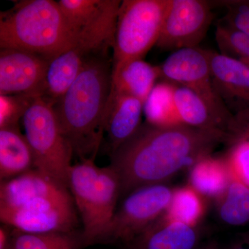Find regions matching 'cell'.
Returning a JSON list of instances; mask_svg holds the SVG:
<instances>
[{
	"mask_svg": "<svg viewBox=\"0 0 249 249\" xmlns=\"http://www.w3.org/2000/svg\"><path fill=\"white\" fill-rule=\"evenodd\" d=\"M232 142V136L222 131L183 124L161 127L145 122L111 154L109 165L119 177L124 198L137 188L166 183L212 155L219 145Z\"/></svg>",
	"mask_w": 249,
	"mask_h": 249,
	"instance_id": "obj_1",
	"label": "cell"
},
{
	"mask_svg": "<svg viewBox=\"0 0 249 249\" xmlns=\"http://www.w3.org/2000/svg\"><path fill=\"white\" fill-rule=\"evenodd\" d=\"M79 219L68 186L37 170L0 181V220L14 230L73 231Z\"/></svg>",
	"mask_w": 249,
	"mask_h": 249,
	"instance_id": "obj_2",
	"label": "cell"
},
{
	"mask_svg": "<svg viewBox=\"0 0 249 249\" xmlns=\"http://www.w3.org/2000/svg\"><path fill=\"white\" fill-rule=\"evenodd\" d=\"M111 75L107 50L91 54L74 83L54 104L62 132L81 160H95L102 142Z\"/></svg>",
	"mask_w": 249,
	"mask_h": 249,
	"instance_id": "obj_3",
	"label": "cell"
},
{
	"mask_svg": "<svg viewBox=\"0 0 249 249\" xmlns=\"http://www.w3.org/2000/svg\"><path fill=\"white\" fill-rule=\"evenodd\" d=\"M75 45L58 1L24 0L1 13V49L27 51L51 61Z\"/></svg>",
	"mask_w": 249,
	"mask_h": 249,
	"instance_id": "obj_4",
	"label": "cell"
},
{
	"mask_svg": "<svg viewBox=\"0 0 249 249\" xmlns=\"http://www.w3.org/2000/svg\"><path fill=\"white\" fill-rule=\"evenodd\" d=\"M67 186L83 226L85 248L98 245L121 198L117 174L110 165L101 168L94 160H81L71 165Z\"/></svg>",
	"mask_w": 249,
	"mask_h": 249,
	"instance_id": "obj_5",
	"label": "cell"
},
{
	"mask_svg": "<svg viewBox=\"0 0 249 249\" xmlns=\"http://www.w3.org/2000/svg\"><path fill=\"white\" fill-rule=\"evenodd\" d=\"M53 106L43 96L34 100L22 118L24 135L34 155L35 169L67 186L74 153L62 132Z\"/></svg>",
	"mask_w": 249,
	"mask_h": 249,
	"instance_id": "obj_6",
	"label": "cell"
},
{
	"mask_svg": "<svg viewBox=\"0 0 249 249\" xmlns=\"http://www.w3.org/2000/svg\"><path fill=\"white\" fill-rule=\"evenodd\" d=\"M169 1H121L112 47V72L127 62L142 59L157 45Z\"/></svg>",
	"mask_w": 249,
	"mask_h": 249,
	"instance_id": "obj_7",
	"label": "cell"
},
{
	"mask_svg": "<svg viewBox=\"0 0 249 249\" xmlns=\"http://www.w3.org/2000/svg\"><path fill=\"white\" fill-rule=\"evenodd\" d=\"M173 191L163 183L131 192L123 198L98 244L128 245L166 213Z\"/></svg>",
	"mask_w": 249,
	"mask_h": 249,
	"instance_id": "obj_8",
	"label": "cell"
},
{
	"mask_svg": "<svg viewBox=\"0 0 249 249\" xmlns=\"http://www.w3.org/2000/svg\"><path fill=\"white\" fill-rule=\"evenodd\" d=\"M76 45L89 53L114 45L119 0H60L58 1Z\"/></svg>",
	"mask_w": 249,
	"mask_h": 249,
	"instance_id": "obj_9",
	"label": "cell"
},
{
	"mask_svg": "<svg viewBox=\"0 0 249 249\" xmlns=\"http://www.w3.org/2000/svg\"><path fill=\"white\" fill-rule=\"evenodd\" d=\"M160 78L173 84L193 90L233 129L235 117L214 89L209 50L198 47L178 49L170 54L160 66Z\"/></svg>",
	"mask_w": 249,
	"mask_h": 249,
	"instance_id": "obj_10",
	"label": "cell"
},
{
	"mask_svg": "<svg viewBox=\"0 0 249 249\" xmlns=\"http://www.w3.org/2000/svg\"><path fill=\"white\" fill-rule=\"evenodd\" d=\"M211 9L205 0H170L156 46L165 52L198 47L212 22Z\"/></svg>",
	"mask_w": 249,
	"mask_h": 249,
	"instance_id": "obj_11",
	"label": "cell"
},
{
	"mask_svg": "<svg viewBox=\"0 0 249 249\" xmlns=\"http://www.w3.org/2000/svg\"><path fill=\"white\" fill-rule=\"evenodd\" d=\"M49 62L47 59L27 51L1 49L0 95L44 96Z\"/></svg>",
	"mask_w": 249,
	"mask_h": 249,
	"instance_id": "obj_12",
	"label": "cell"
},
{
	"mask_svg": "<svg viewBox=\"0 0 249 249\" xmlns=\"http://www.w3.org/2000/svg\"><path fill=\"white\" fill-rule=\"evenodd\" d=\"M209 55L214 89L229 111L236 114L249 108V67L213 51L209 50Z\"/></svg>",
	"mask_w": 249,
	"mask_h": 249,
	"instance_id": "obj_13",
	"label": "cell"
},
{
	"mask_svg": "<svg viewBox=\"0 0 249 249\" xmlns=\"http://www.w3.org/2000/svg\"><path fill=\"white\" fill-rule=\"evenodd\" d=\"M144 103L138 98L110 91L106 116L105 132L109 139L110 153L127 142L142 125Z\"/></svg>",
	"mask_w": 249,
	"mask_h": 249,
	"instance_id": "obj_14",
	"label": "cell"
},
{
	"mask_svg": "<svg viewBox=\"0 0 249 249\" xmlns=\"http://www.w3.org/2000/svg\"><path fill=\"white\" fill-rule=\"evenodd\" d=\"M200 238L197 227L174 220L165 213L126 247L128 249H196Z\"/></svg>",
	"mask_w": 249,
	"mask_h": 249,
	"instance_id": "obj_15",
	"label": "cell"
},
{
	"mask_svg": "<svg viewBox=\"0 0 249 249\" xmlns=\"http://www.w3.org/2000/svg\"><path fill=\"white\" fill-rule=\"evenodd\" d=\"M174 101L183 124L198 129L222 131L232 136L231 124L193 90L175 85Z\"/></svg>",
	"mask_w": 249,
	"mask_h": 249,
	"instance_id": "obj_16",
	"label": "cell"
},
{
	"mask_svg": "<svg viewBox=\"0 0 249 249\" xmlns=\"http://www.w3.org/2000/svg\"><path fill=\"white\" fill-rule=\"evenodd\" d=\"M92 53L73 46L52 59L46 73L43 97L55 104L74 83L85 60Z\"/></svg>",
	"mask_w": 249,
	"mask_h": 249,
	"instance_id": "obj_17",
	"label": "cell"
},
{
	"mask_svg": "<svg viewBox=\"0 0 249 249\" xmlns=\"http://www.w3.org/2000/svg\"><path fill=\"white\" fill-rule=\"evenodd\" d=\"M35 169V160L19 126L0 128V181H7Z\"/></svg>",
	"mask_w": 249,
	"mask_h": 249,
	"instance_id": "obj_18",
	"label": "cell"
},
{
	"mask_svg": "<svg viewBox=\"0 0 249 249\" xmlns=\"http://www.w3.org/2000/svg\"><path fill=\"white\" fill-rule=\"evenodd\" d=\"M159 78L160 67L152 66L142 59L132 60L112 72L111 91L129 95L145 103Z\"/></svg>",
	"mask_w": 249,
	"mask_h": 249,
	"instance_id": "obj_19",
	"label": "cell"
},
{
	"mask_svg": "<svg viewBox=\"0 0 249 249\" xmlns=\"http://www.w3.org/2000/svg\"><path fill=\"white\" fill-rule=\"evenodd\" d=\"M189 170L190 186L204 197L211 199L220 196L232 178L225 157L207 156Z\"/></svg>",
	"mask_w": 249,
	"mask_h": 249,
	"instance_id": "obj_20",
	"label": "cell"
},
{
	"mask_svg": "<svg viewBox=\"0 0 249 249\" xmlns=\"http://www.w3.org/2000/svg\"><path fill=\"white\" fill-rule=\"evenodd\" d=\"M215 201L221 222L231 227L249 224V188L232 176L224 193Z\"/></svg>",
	"mask_w": 249,
	"mask_h": 249,
	"instance_id": "obj_21",
	"label": "cell"
},
{
	"mask_svg": "<svg viewBox=\"0 0 249 249\" xmlns=\"http://www.w3.org/2000/svg\"><path fill=\"white\" fill-rule=\"evenodd\" d=\"M174 88L175 85L164 80L156 83L144 103L147 123L161 127L183 124L175 107Z\"/></svg>",
	"mask_w": 249,
	"mask_h": 249,
	"instance_id": "obj_22",
	"label": "cell"
},
{
	"mask_svg": "<svg viewBox=\"0 0 249 249\" xmlns=\"http://www.w3.org/2000/svg\"><path fill=\"white\" fill-rule=\"evenodd\" d=\"M12 249H82L85 248L82 230L29 233L13 229Z\"/></svg>",
	"mask_w": 249,
	"mask_h": 249,
	"instance_id": "obj_23",
	"label": "cell"
},
{
	"mask_svg": "<svg viewBox=\"0 0 249 249\" xmlns=\"http://www.w3.org/2000/svg\"><path fill=\"white\" fill-rule=\"evenodd\" d=\"M205 211L204 196L188 184L174 189L171 203L165 214L174 220L197 227Z\"/></svg>",
	"mask_w": 249,
	"mask_h": 249,
	"instance_id": "obj_24",
	"label": "cell"
},
{
	"mask_svg": "<svg viewBox=\"0 0 249 249\" xmlns=\"http://www.w3.org/2000/svg\"><path fill=\"white\" fill-rule=\"evenodd\" d=\"M215 39L223 55L249 59V36L245 33L221 20L216 27Z\"/></svg>",
	"mask_w": 249,
	"mask_h": 249,
	"instance_id": "obj_25",
	"label": "cell"
},
{
	"mask_svg": "<svg viewBox=\"0 0 249 249\" xmlns=\"http://www.w3.org/2000/svg\"><path fill=\"white\" fill-rule=\"evenodd\" d=\"M36 95H0V128L19 126Z\"/></svg>",
	"mask_w": 249,
	"mask_h": 249,
	"instance_id": "obj_26",
	"label": "cell"
},
{
	"mask_svg": "<svg viewBox=\"0 0 249 249\" xmlns=\"http://www.w3.org/2000/svg\"><path fill=\"white\" fill-rule=\"evenodd\" d=\"M225 158L232 176L249 188V137L235 139Z\"/></svg>",
	"mask_w": 249,
	"mask_h": 249,
	"instance_id": "obj_27",
	"label": "cell"
},
{
	"mask_svg": "<svg viewBox=\"0 0 249 249\" xmlns=\"http://www.w3.org/2000/svg\"><path fill=\"white\" fill-rule=\"evenodd\" d=\"M227 14L223 22L249 36V1H225Z\"/></svg>",
	"mask_w": 249,
	"mask_h": 249,
	"instance_id": "obj_28",
	"label": "cell"
},
{
	"mask_svg": "<svg viewBox=\"0 0 249 249\" xmlns=\"http://www.w3.org/2000/svg\"><path fill=\"white\" fill-rule=\"evenodd\" d=\"M234 117L235 123L232 130L234 140L240 137H249V108L235 114Z\"/></svg>",
	"mask_w": 249,
	"mask_h": 249,
	"instance_id": "obj_29",
	"label": "cell"
},
{
	"mask_svg": "<svg viewBox=\"0 0 249 249\" xmlns=\"http://www.w3.org/2000/svg\"><path fill=\"white\" fill-rule=\"evenodd\" d=\"M13 229L1 224L0 227V249H9L12 242Z\"/></svg>",
	"mask_w": 249,
	"mask_h": 249,
	"instance_id": "obj_30",
	"label": "cell"
},
{
	"mask_svg": "<svg viewBox=\"0 0 249 249\" xmlns=\"http://www.w3.org/2000/svg\"><path fill=\"white\" fill-rule=\"evenodd\" d=\"M229 249H249V232L242 235L240 240L232 245Z\"/></svg>",
	"mask_w": 249,
	"mask_h": 249,
	"instance_id": "obj_31",
	"label": "cell"
},
{
	"mask_svg": "<svg viewBox=\"0 0 249 249\" xmlns=\"http://www.w3.org/2000/svg\"><path fill=\"white\" fill-rule=\"evenodd\" d=\"M201 249H218L217 246L215 245V244L212 243L210 244V245H206V247H204V248Z\"/></svg>",
	"mask_w": 249,
	"mask_h": 249,
	"instance_id": "obj_32",
	"label": "cell"
},
{
	"mask_svg": "<svg viewBox=\"0 0 249 249\" xmlns=\"http://www.w3.org/2000/svg\"><path fill=\"white\" fill-rule=\"evenodd\" d=\"M240 60H242V62H244V63H245L246 65H247L249 67V59H246V58H241L240 59Z\"/></svg>",
	"mask_w": 249,
	"mask_h": 249,
	"instance_id": "obj_33",
	"label": "cell"
},
{
	"mask_svg": "<svg viewBox=\"0 0 249 249\" xmlns=\"http://www.w3.org/2000/svg\"><path fill=\"white\" fill-rule=\"evenodd\" d=\"M9 249H12V248H11H11H10Z\"/></svg>",
	"mask_w": 249,
	"mask_h": 249,
	"instance_id": "obj_34",
	"label": "cell"
}]
</instances>
